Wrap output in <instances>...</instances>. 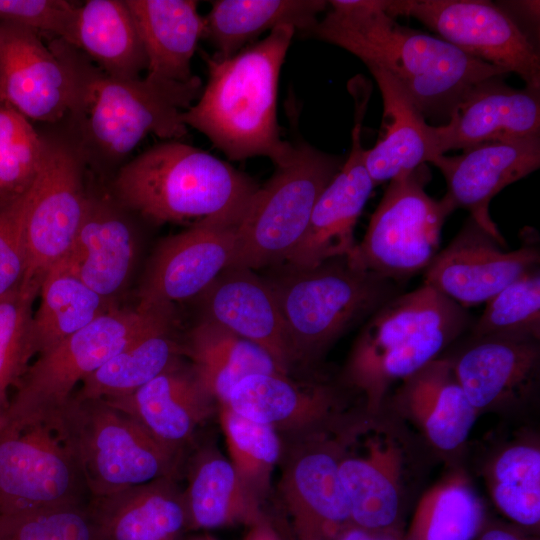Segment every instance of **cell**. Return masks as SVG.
<instances>
[{
    "mask_svg": "<svg viewBox=\"0 0 540 540\" xmlns=\"http://www.w3.org/2000/svg\"><path fill=\"white\" fill-rule=\"evenodd\" d=\"M391 16L406 15L463 52L517 74L540 89V57L527 34L500 6L483 0L386 1Z\"/></svg>",
    "mask_w": 540,
    "mask_h": 540,
    "instance_id": "obj_12",
    "label": "cell"
},
{
    "mask_svg": "<svg viewBox=\"0 0 540 540\" xmlns=\"http://www.w3.org/2000/svg\"><path fill=\"white\" fill-rule=\"evenodd\" d=\"M282 439L275 497L292 540H335L351 524L339 474L345 430Z\"/></svg>",
    "mask_w": 540,
    "mask_h": 540,
    "instance_id": "obj_11",
    "label": "cell"
},
{
    "mask_svg": "<svg viewBox=\"0 0 540 540\" xmlns=\"http://www.w3.org/2000/svg\"><path fill=\"white\" fill-rule=\"evenodd\" d=\"M476 540H531L520 531L499 524L485 523Z\"/></svg>",
    "mask_w": 540,
    "mask_h": 540,
    "instance_id": "obj_47",
    "label": "cell"
},
{
    "mask_svg": "<svg viewBox=\"0 0 540 540\" xmlns=\"http://www.w3.org/2000/svg\"><path fill=\"white\" fill-rule=\"evenodd\" d=\"M181 354L189 358L193 377L217 405L246 376L285 373L262 348L205 318L189 332Z\"/></svg>",
    "mask_w": 540,
    "mask_h": 540,
    "instance_id": "obj_32",
    "label": "cell"
},
{
    "mask_svg": "<svg viewBox=\"0 0 540 540\" xmlns=\"http://www.w3.org/2000/svg\"><path fill=\"white\" fill-rule=\"evenodd\" d=\"M394 403L442 454L465 444L478 416L448 357L433 360L401 381Z\"/></svg>",
    "mask_w": 540,
    "mask_h": 540,
    "instance_id": "obj_28",
    "label": "cell"
},
{
    "mask_svg": "<svg viewBox=\"0 0 540 540\" xmlns=\"http://www.w3.org/2000/svg\"><path fill=\"white\" fill-rule=\"evenodd\" d=\"M49 427L74 457L91 498L179 477L182 455L105 399L72 395Z\"/></svg>",
    "mask_w": 540,
    "mask_h": 540,
    "instance_id": "obj_7",
    "label": "cell"
},
{
    "mask_svg": "<svg viewBox=\"0 0 540 540\" xmlns=\"http://www.w3.org/2000/svg\"><path fill=\"white\" fill-rule=\"evenodd\" d=\"M296 30L283 25L226 59L204 55L208 81L182 120L230 160L268 157L287 163L294 144L281 137L277 94L281 66Z\"/></svg>",
    "mask_w": 540,
    "mask_h": 540,
    "instance_id": "obj_2",
    "label": "cell"
},
{
    "mask_svg": "<svg viewBox=\"0 0 540 540\" xmlns=\"http://www.w3.org/2000/svg\"><path fill=\"white\" fill-rule=\"evenodd\" d=\"M90 499L74 457L48 425L0 427V515Z\"/></svg>",
    "mask_w": 540,
    "mask_h": 540,
    "instance_id": "obj_14",
    "label": "cell"
},
{
    "mask_svg": "<svg viewBox=\"0 0 540 540\" xmlns=\"http://www.w3.org/2000/svg\"><path fill=\"white\" fill-rule=\"evenodd\" d=\"M350 91L355 113L349 155L316 201L302 239L285 261L288 267L309 268L348 257L356 246L355 226L375 185L365 165L361 138L370 85L358 79Z\"/></svg>",
    "mask_w": 540,
    "mask_h": 540,
    "instance_id": "obj_15",
    "label": "cell"
},
{
    "mask_svg": "<svg viewBox=\"0 0 540 540\" xmlns=\"http://www.w3.org/2000/svg\"><path fill=\"white\" fill-rule=\"evenodd\" d=\"M469 324L466 308L429 285L397 294L366 319L343 382L363 394L367 412L375 414L393 383L439 358Z\"/></svg>",
    "mask_w": 540,
    "mask_h": 540,
    "instance_id": "obj_3",
    "label": "cell"
},
{
    "mask_svg": "<svg viewBox=\"0 0 540 540\" xmlns=\"http://www.w3.org/2000/svg\"><path fill=\"white\" fill-rule=\"evenodd\" d=\"M383 102L382 131L365 149V165L379 185L409 174L440 156L438 128L426 122L403 87L388 73L370 68Z\"/></svg>",
    "mask_w": 540,
    "mask_h": 540,
    "instance_id": "obj_29",
    "label": "cell"
},
{
    "mask_svg": "<svg viewBox=\"0 0 540 540\" xmlns=\"http://www.w3.org/2000/svg\"><path fill=\"white\" fill-rule=\"evenodd\" d=\"M36 296L19 287L0 297V419L9 403V389L17 386L34 356L31 328Z\"/></svg>",
    "mask_w": 540,
    "mask_h": 540,
    "instance_id": "obj_42",
    "label": "cell"
},
{
    "mask_svg": "<svg viewBox=\"0 0 540 540\" xmlns=\"http://www.w3.org/2000/svg\"><path fill=\"white\" fill-rule=\"evenodd\" d=\"M134 18L146 58V77L186 83L195 75L191 61L205 36V17L193 0H125Z\"/></svg>",
    "mask_w": 540,
    "mask_h": 540,
    "instance_id": "obj_30",
    "label": "cell"
},
{
    "mask_svg": "<svg viewBox=\"0 0 540 540\" xmlns=\"http://www.w3.org/2000/svg\"><path fill=\"white\" fill-rule=\"evenodd\" d=\"M89 502L0 515V540H100Z\"/></svg>",
    "mask_w": 540,
    "mask_h": 540,
    "instance_id": "obj_43",
    "label": "cell"
},
{
    "mask_svg": "<svg viewBox=\"0 0 540 540\" xmlns=\"http://www.w3.org/2000/svg\"><path fill=\"white\" fill-rule=\"evenodd\" d=\"M308 36L339 46L368 69L390 74L424 118L446 124L459 102L479 83L508 73L453 44L399 25L386 1L334 0Z\"/></svg>",
    "mask_w": 540,
    "mask_h": 540,
    "instance_id": "obj_1",
    "label": "cell"
},
{
    "mask_svg": "<svg viewBox=\"0 0 540 540\" xmlns=\"http://www.w3.org/2000/svg\"><path fill=\"white\" fill-rule=\"evenodd\" d=\"M75 46L112 78H139L147 68L145 50L125 0H88L80 5Z\"/></svg>",
    "mask_w": 540,
    "mask_h": 540,
    "instance_id": "obj_34",
    "label": "cell"
},
{
    "mask_svg": "<svg viewBox=\"0 0 540 540\" xmlns=\"http://www.w3.org/2000/svg\"><path fill=\"white\" fill-rule=\"evenodd\" d=\"M431 164L446 181V193L441 200L449 211L467 210L478 225L507 248L490 216V202L505 187L539 168L540 135L483 143L459 155H440Z\"/></svg>",
    "mask_w": 540,
    "mask_h": 540,
    "instance_id": "obj_21",
    "label": "cell"
},
{
    "mask_svg": "<svg viewBox=\"0 0 540 540\" xmlns=\"http://www.w3.org/2000/svg\"><path fill=\"white\" fill-rule=\"evenodd\" d=\"M89 505L100 540H185L189 533L175 476L92 497Z\"/></svg>",
    "mask_w": 540,
    "mask_h": 540,
    "instance_id": "obj_26",
    "label": "cell"
},
{
    "mask_svg": "<svg viewBox=\"0 0 540 540\" xmlns=\"http://www.w3.org/2000/svg\"><path fill=\"white\" fill-rule=\"evenodd\" d=\"M491 500L518 526L540 524V448L535 441L517 440L491 457L484 470Z\"/></svg>",
    "mask_w": 540,
    "mask_h": 540,
    "instance_id": "obj_37",
    "label": "cell"
},
{
    "mask_svg": "<svg viewBox=\"0 0 540 540\" xmlns=\"http://www.w3.org/2000/svg\"><path fill=\"white\" fill-rule=\"evenodd\" d=\"M172 307H113L29 365L0 419V427L21 430L48 425L75 387L137 340L170 329Z\"/></svg>",
    "mask_w": 540,
    "mask_h": 540,
    "instance_id": "obj_6",
    "label": "cell"
},
{
    "mask_svg": "<svg viewBox=\"0 0 540 540\" xmlns=\"http://www.w3.org/2000/svg\"><path fill=\"white\" fill-rule=\"evenodd\" d=\"M38 295L40 302L33 314L31 328L32 349L38 356L115 307L62 262L48 271Z\"/></svg>",
    "mask_w": 540,
    "mask_h": 540,
    "instance_id": "obj_35",
    "label": "cell"
},
{
    "mask_svg": "<svg viewBox=\"0 0 540 540\" xmlns=\"http://www.w3.org/2000/svg\"><path fill=\"white\" fill-rule=\"evenodd\" d=\"M428 175L423 165L389 182L362 241L348 256L353 264L396 283L426 270L451 214L442 200L426 193Z\"/></svg>",
    "mask_w": 540,
    "mask_h": 540,
    "instance_id": "obj_10",
    "label": "cell"
},
{
    "mask_svg": "<svg viewBox=\"0 0 540 540\" xmlns=\"http://www.w3.org/2000/svg\"><path fill=\"white\" fill-rule=\"evenodd\" d=\"M228 459L247 491L261 504L270 495L283 441L271 426L244 417L225 404L218 405Z\"/></svg>",
    "mask_w": 540,
    "mask_h": 540,
    "instance_id": "obj_39",
    "label": "cell"
},
{
    "mask_svg": "<svg viewBox=\"0 0 540 540\" xmlns=\"http://www.w3.org/2000/svg\"><path fill=\"white\" fill-rule=\"evenodd\" d=\"M257 189L236 229L229 267L255 270L285 262L302 239L320 194L343 164L304 140Z\"/></svg>",
    "mask_w": 540,
    "mask_h": 540,
    "instance_id": "obj_8",
    "label": "cell"
},
{
    "mask_svg": "<svg viewBox=\"0 0 540 540\" xmlns=\"http://www.w3.org/2000/svg\"><path fill=\"white\" fill-rule=\"evenodd\" d=\"M275 294L295 364L318 361L344 333L396 296L397 283L348 257L266 278Z\"/></svg>",
    "mask_w": 540,
    "mask_h": 540,
    "instance_id": "obj_5",
    "label": "cell"
},
{
    "mask_svg": "<svg viewBox=\"0 0 540 540\" xmlns=\"http://www.w3.org/2000/svg\"><path fill=\"white\" fill-rule=\"evenodd\" d=\"M136 257L137 237L131 222L110 203L88 197L74 244L61 262L112 302L128 285Z\"/></svg>",
    "mask_w": 540,
    "mask_h": 540,
    "instance_id": "obj_27",
    "label": "cell"
},
{
    "mask_svg": "<svg viewBox=\"0 0 540 540\" xmlns=\"http://www.w3.org/2000/svg\"><path fill=\"white\" fill-rule=\"evenodd\" d=\"M258 188L229 163L179 141L145 150L123 166L115 180L119 200L157 224L240 222Z\"/></svg>",
    "mask_w": 540,
    "mask_h": 540,
    "instance_id": "obj_4",
    "label": "cell"
},
{
    "mask_svg": "<svg viewBox=\"0 0 540 540\" xmlns=\"http://www.w3.org/2000/svg\"><path fill=\"white\" fill-rule=\"evenodd\" d=\"M170 329L149 334L132 343L87 376L78 398L112 399L129 395L179 361L181 345Z\"/></svg>",
    "mask_w": 540,
    "mask_h": 540,
    "instance_id": "obj_38",
    "label": "cell"
},
{
    "mask_svg": "<svg viewBox=\"0 0 540 540\" xmlns=\"http://www.w3.org/2000/svg\"><path fill=\"white\" fill-rule=\"evenodd\" d=\"M80 73L22 26L0 22V102L27 119L53 122L74 111Z\"/></svg>",
    "mask_w": 540,
    "mask_h": 540,
    "instance_id": "obj_18",
    "label": "cell"
},
{
    "mask_svg": "<svg viewBox=\"0 0 540 540\" xmlns=\"http://www.w3.org/2000/svg\"><path fill=\"white\" fill-rule=\"evenodd\" d=\"M485 523L472 483L463 472H453L422 495L401 540H476Z\"/></svg>",
    "mask_w": 540,
    "mask_h": 540,
    "instance_id": "obj_36",
    "label": "cell"
},
{
    "mask_svg": "<svg viewBox=\"0 0 540 540\" xmlns=\"http://www.w3.org/2000/svg\"><path fill=\"white\" fill-rule=\"evenodd\" d=\"M105 400L134 419L158 443L181 455L218 408L190 368L182 367L179 361L133 393Z\"/></svg>",
    "mask_w": 540,
    "mask_h": 540,
    "instance_id": "obj_25",
    "label": "cell"
},
{
    "mask_svg": "<svg viewBox=\"0 0 540 540\" xmlns=\"http://www.w3.org/2000/svg\"><path fill=\"white\" fill-rule=\"evenodd\" d=\"M471 337L509 336L540 340V269L533 268L487 303Z\"/></svg>",
    "mask_w": 540,
    "mask_h": 540,
    "instance_id": "obj_40",
    "label": "cell"
},
{
    "mask_svg": "<svg viewBox=\"0 0 540 540\" xmlns=\"http://www.w3.org/2000/svg\"><path fill=\"white\" fill-rule=\"evenodd\" d=\"M536 238L513 251L503 247L470 216L424 273L429 285L464 308L487 303L502 289L539 267Z\"/></svg>",
    "mask_w": 540,
    "mask_h": 540,
    "instance_id": "obj_17",
    "label": "cell"
},
{
    "mask_svg": "<svg viewBox=\"0 0 540 540\" xmlns=\"http://www.w3.org/2000/svg\"><path fill=\"white\" fill-rule=\"evenodd\" d=\"M183 498L189 532L249 527L265 514L229 459L213 445L204 446L191 459Z\"/></svg>",
    "mask_w": 540,
    "mask_h": 540,
    "instance_id": "obj_31",
    "label": "cell"
},
{
    "mask_svg": "<svg viewBox=\"0 0 540 540\" xmlns=\"http://www.w3.org/2000/svg\"><path fill=\"white\" fill-rule=\"evenodd\" d=\"M203 90L195 76L186 83L139 77L116 79L100 71L80 75L74 112L85 120L92 142L110 156L131 152L148 134L166 140L182 138L187 126L182 113Z\"/></svg>",
    "mask_w": 540,
    "mask_h": 540,
    "instance_id": "obj_9",
    "label": "cell"
},
{
    "mask_svg": "<svg viewBox=\"0 0 540 540\" xmlns=\"http://www.w3.org/2000/svg\"><path fill=\"white\" fill-rule=\"evenodd\" d=\"M221 404L271 426L282 439L336 432L348 424L336 388L319 381L294 380L280 372L246 376Z\"/></svg>",
    "mask_w": 540,
    "mask_h": 540,
    "instance_id": "obj_20",
    "label": "cell"
},
{
    "mask_svg": "<svg viewBox=\"0 0 540 540\" xmlns=\"http://www.w3.org/2000/svg\"><path fill=\"white\" fill-rule=\"evenodd\" d=\"M329 5L324 0H218L205 17L207 38L216 59L229 58L265 31L288 25L308 35L317 16Z\"/></svg>",
    "mask_w": 540,
    "mask_h": 540,
    "instance_id": "obj_33",
    "label": "cell"
},
{
    "mask_svg": "<svg viewBox=\"0 0 540 540\" xmlns=\"http://www.w3.org/2000/svg\"><path fill=\"white\" fill-rule=\"evenodd\" d=\"M204 317L266 351L285 373L295 365L269 282L253 270L228 267L201 294Z\"/></svg>",
    "mask_w": 540,
    "mask_h": 540,
    "instance_id": "obj_24",
    "label": "cell"
},
{
    "mask_svg": "<svg viewBox=\"0 0 540 540\" xmlns=\"http://www.w3.org/2000/svg\"><path fill=\"white\" fill-rule=\"evenodd\" d=\"M357 422L345 431L339 474L349 501L351 524L362 529L399 535L402 513L404 452L392 433L372 420Z\"/></svg>",
    "mask_w": 540,
    "mask_h": 540,
    "instance_id": "obj_16",
    "label": "cell"
},
{
    "mask_svg": "<svg viewBox=\"0 0 540 540\" xmlns=\"http://www.w3.org/2000/svg\"><path fill=\"white\" fill-rule=\"evenodd\" d=\"M87 202L76 154L61 145H46L24 221L26 269L22 290L38 295L48 271L68 256Z\"/></svg>",
    "mask_w": 540,
    "mask_h": 540,
    "instance_id": "obj_13",
    "label": "cell"
},
{
    "mask_svg": "<svg viewBox=\"0 0 540 540\" xmlns=\"http://www.w3.org/2000/svg\"><path fill=\"white\" fill-rule=\"evenodd\" d=\"M79 6L64 0H0V22L22 26L39 36H55L75 46Z\"/></svg>",
    "mask_w": 540,
    "mask_h": 540,
    "instance_id": "obj_44",
    "label": "cell"
},
{
    "mask_svg": "<svg viewBox=\"0 0 540 540\" xmlns=\"http://www.w3.org/2000/svg\"><path fill=\"white\" fill-rule=\"evenodd\" d=\"M1 205H3V203H2V199H1V196H0V206H1Z\"/></svg>",
    "mask_w": 540,
    "mask_h": 540,
    "instance_id": "obj_50",
    "label": "cell"
},
{
    "mask_svg": "<svg viewBox=\"0 0 540 540\" xmlns=\"http://www.w3.org/2000/svg\"><path fill=\"white\" fill-rule=\"evenodd\" d=\"M30 198L31 187L0 206V297L19 288L24 278V221Z\"/></svg>",
    "mask_w": 540,
    "mask_h": 540,
    "instance_id": "obj_45",
    "label": "cell"
},
{
    "mask_svg": "<svg viewBox=\"0 0 540 540\" xmlns=\"http://www.w3.org/2000/svg\"><path fill=\"white\" fill-rule=\"evenodd\" d=\"M46 145L26 117L0 102V196L3 204L31 187L42 167Z\"/></svg>",
    "mask_w": 540,
    "mask_h": 540,
    "instance_id": "obj_41",
    "label": "cell"
},
{
    "mask_svg": "<svg viewBox=\"0 0 540 540\" xmlns=\"http://www.w3.org/2000/svg\"><path fill=\"white\" fill-rule=\"evenodd\" d=\"M539 341L509 336L471 337L457 355L448 357L478 414L520 404L535 393Z\"/></svg>",
    "mask_w": 540,
    "mask_h": 540,
    "instance_id": "obj_22",
    "label": "cell"
},
{
    "mask_svg": "<svg viewBox=\"0 0 540 540\" xmlns=\"http://www.w3.org/2000/svg\"><path fill=\"white\" fill-rule=\"evenodd\" d=\"M243 540H285L272 520L264 514L259 520L247 527Z\"/></svg>",
    "mask_w": 540,
    "mask_h": 540,
    "instance_id": "obj_46",
    "label": "cell"
},
{
    "mask_svg": "<svg viewBox=\"0 0 540 540\" xmlns=\"http://www.w3.org/2000/svg\"><path fill=\"white\" fill-rule=\"evenodd\" d=\"M238 222L207 219L160 241L138 293L141 307H172L201 295L227 269Z\"/></svg>",
    "mask_w": 540,
    "mask_h": 540,
    "instance_id": "obj_19",
    "label": "cell"
},
{
    "mask_svg": "<svg viewBox=\"0 0 540 540\" xmlns=\"http://www.w3.org/2000/svg\"><path fill=\"white\" fill-rule=\"evenodd\" d=\"M185 540H217L209 534H200L186 537Z\"/></svg>",
    "mask_w": 540,
    "mask_h": 540,
    "instance_id": "obj_49",
    "label": "cell"
},
{
    "mask_svg": "<svg viewBox=\"0 0 540 540\" xmlns=\"http://www.w3.org/2000/svg\"><path fill=\"white\" fill-rule=\"evenodd\" d=\"M539 90L512 88L503 76L479 83L454 108L448 122L437 125L439 154L540 135Z\"/></svg>",
    "mask_w": 540,
    "mask_h": 540,
    "instance_id": "obj_23",
    "label": "cell"
},
{
    "mask_svg": "<svg viewBox=\"0 0 540 540\" xmlns=\"http://www.w3.org/2000/svg\"><path fill=\"white\" fill-rule=\"evenodd\" d=\"M335 540H401L399 535L371 532L350 524Z\"/></svg>",
    "mask_w": 540,
    "mask_h": 540,
    "instance_id": "obj_48",
    "label": "cell"
}]
</instances>
